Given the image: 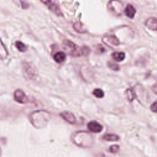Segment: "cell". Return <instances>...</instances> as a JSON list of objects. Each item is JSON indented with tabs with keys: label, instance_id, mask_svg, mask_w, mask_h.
I'll list each match as a JSON object with an SVG mask.
<instances>
[{
	"label": "cell",
	"instance_id": "1",
	"mask_svg": "<svg viewBox=\"0 0 157 157\" xmlns=\"http://www.w3.org/2000/svg\"><path fill=\"white\" fill-rule=\"evenodd\" d=\"M31 123L36 128H43L45 127L51 119L49 112L39 110L32 112L29 116Z\"/></svg>",
	"mask_w": 157,
	"mask_h": 157
},
{
	"label": "cell",
	"instance_id": "2",
	"mask_svg": "<svg viewBox=\"0 0 157 157\" xmlns=\"http://www.w3.org/2000/svg\"><path fill=\"white\" fill-rule=\"evenodd\" d=\"M71 139L75 145L83 148H89L93 143L92 135L85 131L75 132L72 134Z\"/></svg>",
	"mask_w": 157,
	"mask_h": 157
},
{
	"label": "cell",
	"instance_id": "3",
	"mask_svg": "<svg viewBox=\"0 0 157 157\" xmlns=\"http://www.w3.org/2000/svg\"><path fill=\"white\" fill-rule=\"evenodd\" d=\"M63 48L67 54L72 56H80L82 55L81 48L72 41L64 40L63 42Z\"/></svg>",
	"mask_w": 157,
	"mask_h": 157
},
{
	"label": "cell",
	"instance_id": "4",
	"mask_svg": "<svg viewBox=\"0 0 157 157\" xmlns=\"http://www.w3.org/2000/svg\"><path fill=\"white\" fill-rule=\"evenodd\" d=\"M23 71L26 77L29 79H34L37 77V71L35 67L27 62H23L22 64Z\"/></svg>",
	"mask_w": 157,
	"mask_h": 157
},
{
	"label": "cell",
	"instance_id": "5",
	"mask_svg": "<svg viewBox=\"0 0 157 157\" xmlns=\"http://www.w3.org/2000/svg\"><path fill=\"white\" fill-rule=\"evenodd\" d=\"M109 9L117 15L121 14L122 4L118 0H111L109 3Z\"/></svg>",
	"mask_w": 157,
	"mask_h": 157
},
{
	"label": "cell",
	"instance_id": "6",
	"mask_svg": "<svg viewBox=\"0 0 157 157\" xmlns=\"http://www.w3.org/2000/svg\"><path fill=\"white\" fill-rule=\"evenodd\" d=\"M13 98L17 102L21 104L27 103L29 101L28 97L26 95L23 91L20 89H17L14 91Z\"/></svg>",
	"mask_w": 157,
	"mask_h": 157
},
{
	"label": "cell",
	"instance_id": "7",
	"mask_svg": "<svg viewBox=\"0 0 157 157\" xmlns=\"http://www.w3.org/2000/svg\"><path fill=\"white\" fill-rule=\"evenodd\" d=\"M42 3H44L45 5H46L48 8L51 10L53 13H54L57 16H62V12L59 8V7L57 6L56 3L53 2L52 0H40Z\"/></svg>",
	"mask_w": 157,
	"mask_h": 157
},
{
	"label": "cell",
	"instance_id": "8",
	"mask_svg": "<svg viewBox=\"0 0 157 157\" xmlns=\"http://www.w3.org/2000/svg\"><path fill=\"white\" fill-rule=\"evenodd\" d=\"M88 129L92 132L99 133L102 130V126L96 121H91L87 124Z\"/></svg>",
	"mask_w": 157,
	"mask_h": 157
},
{
	"label": "cell",
	"instance_id": "9",
	"mask_svg": "<svg viewBox=\"0 0 157 157\" xmlns=\"http://www.w3.org/2000/svg\"><path fill=\"white\" fill-rule=\"evenodd\" d=\"M60 116L67 123L70 124H74L76 121L74 115L69 111H64L60 113Z\"/></svg>",
	"mask_w": 157,
	"mask_h": 157
},
{
	"label": "cell",
	"instance_id": "10",
	"mask_svg": "<svg viewBox=\"0 0 157 157\" xmlns=\"http://www.w3.org/2000/svg\"><path fill=\"white\" fill-rule=\"evenodd\" d=\"M102 40H103L104 42L107 45H109L110 44V45L116 46V45H118L120 44V42H119L118 39L114 36H105L102 39Z\"/></svg>",
	"mask_w": 157,
	"mask_h": 157
},
{
	"label": "cell",
	"instance_id": "11",
	"mask_svg": "<svg viewBox=\"0 0 157 157\" xmlns=\"http://www.w3.org/2000/svg\"><path fill=\"white\" fill-rule=\"evenodd\" d=\"M145 25L153 31H157V18H149L145 21Z\"/></svg>",
	"mask_w": 157,
	"mask_h": 157
},
{
	"label": "cell",
	"instance_id": "12",
	"mask_svg": "<svg viewBox=\"0 0 157 157\" xmlns=\"http://www.w3.org/2000/svg\"><path fill=\"white\" fill-rule=\"evenodd\" d=\"M124 13L128 17L132 18L136 14V9L132 5L128 4L124 9Z\"/></svg>",
	"mask_w": 157,
	"mask_h": 157
},
{
	"label": "cell",
	"instance_id": "13",
	"mask_svg": "<svg viewBox=\"0 0 157 157\" xmlns=\"http://www.w3.org/2000/svg\"><path fill=\"white\" fill-rule=\"evenodd\" d=\"M54 60L58 63H63L66 59V55L63 52H58L56 53L53 56Z\"/></svg>",
	"mask_w": 157,
	"mask_h": 157
},
{
	"label": "cell",
	"instance_id": "14",
	"mask_svg": "<svg viewBox=\"0 0 157 157\" xmlns=\"http://www.w3.org/2000/svg\"><path fill=\"white\" fill-rule=\"evenodd\" d=\"M119 139V136L114 134H105L102 136V139L107 141H117Z\"/></svg>",
	"mask_w": 157,
	"mask_h": 157
},
{
	"label": "cell",
	"instance_id": "15",
	"mask_svg": "<svg viewBox=\"0 0 157 157\" xmlns=\"http://www.w3.org/2000/svg\"><path fill=\"white\" fill-rule=\"evenodd\" d=\"M112 58L116 61H121L124 59L125 55L123 52H114L112 55Z\"/></svg>",
	"mask_w": 157,
	"mask_h": 157
},
{
	"label": "cell",
	"instance_id": "16",
	"mask_svg": "<svg viewBox=\"0 0 157 157\" xmlns=\"http://www.w3.org/2000/svg\"><path fill=\"white\" fill-rule=\"evenodd\" d=\"M15 46L21 52H24L27 50V46L21 41H17L15 42Z\"/></svg>",
	"mask_w": 157,
	"mask_h": 157
},
{
	"label": "cell",
	"instance_id": "17",
	"mask_svg": "<svg viewBox=\"0 0 157 157\" xmlns=\"http://www.w3.org/2000/svg\"><path fill=\"white\" fill-rule=\"evenodd\" d=\"M74 29L78 33H85V30L82 27V25L79 22H76L73 25Z\"/></svg>",
	"mask_w": 157,
	"mask_h": 157
},
{
	"label": "cell",
	"instance_id": "18",
	"mask_svg": "<svg viewBox=\"0 0 157 157\" xmlns=\"http://www.w3.org/2000/svg\"><path fill=\"white\" fill-rule=\"evenodd\" d=\"M93 94L94 96H96V98H101L104 95V93L103 91L102 90L99 89V88L94 89L93 91Z\"/></svg>",
	"mask_w": 157,
	"mask_h": 157
},
{
	"label": "cell",
	"instance_id": "19",
	"mask_svg": "<svg viewBox=\"0 0 157 157\" xmlns=\"http://www.w3.org/2000/svg\"><path fill=\"white\" fill-rule=\"evenodd\" d=\"M126 95L129 101H132L135 98V94L131 89H128L126 91Z\"/></svg>",
	"mask_w": 157,
	"mask_h": 157
},
{
	"label": "cell",
	"instance_id": "20",
	"mask_svg": "<svg viewBox=\"0 0 157 157\" xmlns=\"http://www.w3.org/2000/svg\"><path fill=\"white\" fill-rule=\"evenodd\" d=\"M108 66L111 69L114 70V71H118L120 69V67L117 64H116L115 63H112V62H109Z\"/></svg>",
	"mask_w": 157,
	"mask_h": 157
},
{
	"label": "cell",
	"instance_id": "21",
	"mask_svg": "<svg viewBox=\"0 0 157 157\" xmlns=\"http://www.w3.org/2000/svg\"><path fill=\"white\" fill-rule=\"evenodd\" d=\"M119 148H119L118 145H113L110 147L109 150H110L111 153H117L119 150Z\"/></svg>",
	"mask_w": 157,
	"mask_h": 157
},
{
	"label": "cell",
	"instance_id": "22",
	"mask_svg": "<svg viewBox=\"0 0 157 157\" xmlns=\"http://www.w3.org/2000/svg\"><path fill=\"white\" fill-rule=\"evenodd\" d=\"M150 109L152 112L157 113V101L154 102L150 106Z\"/></svg>",
	"mask_w": 157,
	"mask_h": 157
},
{
	"label": "cell",
	"instance_id": "23",
	"mask_svg": "<svg viewBox=\"0 0 157 157\" xmlns=\"http://www.w3.org/2000/svg\"><path fill=\"white\" fill-rule=\"evenodd\" d=\"M81 50H82V55H87L90 53V49L88 47H84L82 48Z\"/></svg>",
	"mask_w": 157,
	"mask_h": 157
},
{
	"label": "cell",
	"instance_id": "24",
	"mask_svg": "<svg viewBox=\"0 0 157 157\" xmlns=\"http://www.w3.org/2000/svg\"><path fill=\"white\" fill-rule=\"evenodd\" d=\"M152 90L156 94H157V83H156L155 85H154L152 87Z\"/></svg>",
	"mask_w": 157,
	"mask_h": 157
},
{
	"label": "cell",
	"instance_id": "25",
	"mask_svg": "<svg viewBox=\"0 0 157 157\" xmlns=\"http://www.w3.org/2000/svg\"><path fill=\"white\" fill-rule=\"evenodd\" d=\"M1 153H2V150H1V148H0V157L1 156Z\"/></svg>",
	"mask_w": 157,
	"mask_h": 157
}]
</instances>
